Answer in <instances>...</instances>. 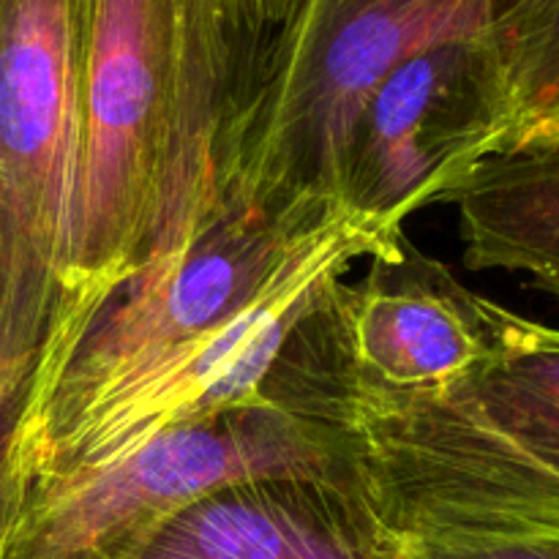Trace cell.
<instances>
[{"label": "cell", "instance_id": "1", "mask_svg": "<svg viewBox=\"0 0 559 559\" xmlns=\"http://www.w3.org/2000/svg\"><path fill=\"white\" fill-rule=\"evenodd\" d=\"M235 93L216 0H93L74 246L27 385L60 369L134 273L227 216L218 156Z\"/></svg>", "mask_w": 559, "mask_h": 559}, {"label": "cell", "instance_id": "2", "mask_svg": "<svg viewBox=\"0 0 559 559\" xmlns=\"http://www.w3.org/2000/svg\"><path fill=\"white\" fill-rule=\"evenodd\" d=\"M404 246V227L342 202L233 317L115 385L14 426L5 456L11 519L27 486L104 469L164 431L273 404L265 385L293 333L355 262Z\"/></svg>", "mask_w": 559, "mask_h": 559}, {"label": "cell", "instance_id": "3", "mask_svg": "<svg viewBox=\"0 0 559 559\" xmlns=\"http://www.w3.org/2000/svg\"><path fill=\"white\" fill-rule=\"evenodd\" d=\"M497 0H300L251 69L222 145L224 211L342 200L355 129L415 55L489 33Z\"/></svg>", "mask_w": 559, "mask_h": 559}, {"label": "cell", "instance_id": "4", "mask_svg": "<svg viewBox=\"0 0 559 559\" xmlns=\"http://www.w3.org/2000/svg\"><path fill=\"white\" fill-rule=\"evenodd\" d=\"M93 0H0V347L36 360L76 224Z\"/></svg>", "mask_w": 559, "mask_h": 559}, {"label": "cell", "instance_id": "5", "mask_svg": "<svg viewBox=\"0 0 559 559\" xmlns=\"http://www.w3.org/2000/svg\"><path fill=\"white\" fill-rule=\"evenodd\" d=\"M495 347L469 380L404 399L409 478L462 522L559 535V331L495 304Z\"/></svg>", "mask_w": 559, "mask_h": 559}, {"label": "cell", "instance_id": "6", "mask_svg": "<svg viewBox=\"0 0 559 559\" xmlns=\"http://www.w3.org/2000/svg\"><path fill=\"white\" fill-rule=\"evenodd\" d=\"M273 478L333 484L325 426L276 404L180 426L104 469L27 486L3 559H118L202 497Z\"/></svg>", "mask_w": 559, "mask_h": 559}, {"label": "cell", "instance_id": "7", "mask_svg": "<svg viewBox=\"0 0 559 559\" xmlns=\"http://www.w3.org/2000/svg\"><path fill=\"white\" fill-rule=\"evenodd\" d=\"M495 300L464 287L407 240L336 284L293 333L265 385L267 402L300 391L377 399L440 396L489 360Z\"/></svg>", "mask_w": 559, "mask_h": 559}, {"label": "cell", "instance_id": "8", "mask_svg": "<svg viewBox=\"0 0 559 559\" xmlns=\"http://www.w3.org/2000/svg\"><path fill=\"white\" fill-rule=\"evenodd\" d=\"M342 202L238 207L183 254L142 267L98 311L60 369L27 388L16 426L115 385L233 317Z\"/></svg>", "mask_w": 559, "mask_h": 559}, {"label": "cell", "instance_id": "9", "mask_svg": "<svg viewBox=\"0 0 559 559\" xmlns=\"http://www.w3.org/2000/svg\"><path fill=\"white\" fill-rule=\"evenodd\" d=\"M491 31V27H489ZM502 112L489 33L404 60L377 87L355 129L342 200L404 227L500 153Z\"/></svg>", "mask_w": 559, "mask_h": 559}, {"label": "cell", "instance_id": "10", "mask_svg": "<svg viewBox=\"0 0 559 559\" xmlns=\"http://www.w3.org/2000/svg\"><path fill=\"white\" fill-rule=\"evenodd\" d=\"M118 559H366L331 484L249 480L202 497Z\"/></svg>", "mask_w": 559, "mask_h": 559}, {"label": "cell", "instance_id": "11", "mask_svg": "<svg viewBox=\"0 0 559 559\" xmlns=\"http://www.w3.org/2000/svg\"><path fill=\"white\" fill-rule=\"evenodd\" d=\"M448 202L469 271L522 273L559 298V145L484 158Z\"/></svg>", "mask_w": 559, "mask_h": 559}, {"label": "cell", "instance_id": "12", "mask_svg": "<svg viewBox=\"0 0 559 559\" xmlns=\"http://www.w3.org/2000/svg\"><path fill=\"white\" fill-rule=\"evenodd\" d=\"M500 82V153L559 145V0H497L489 31Z\"/></svg>", "mask_w": 559, "mask_h": 559}, {"label": "cell", "instance_id": "13", "mask_svg": "<svg viewBox=\"0 0 559 559\" xmlns=\"http://www.w3.org/2000/svg\"><path fill=\"white\" fill-rule=\"evenodd\" d=\"M216 5L227 25L235 58H238V93H235V107H238L251 69L265 52L271 38L287 25L300 0H216Z\"/></svg>", "mask_w": 559, "mask_h": 559}, {"label": "cell", "instance_id": "14", "mask_svg": "<svg viewBox=\"0 0 559 559\" xmlns=\"http://www.w3.org/2000/svg\"><path fill=\"white\" fill-rule=\"evenodd\" d=\"M31 371V360L11 358L0 347V559L5 555V540H9L11 530V497L9 489H5V456H9V442L11 435H14L16 418H20L22 399H25Z\"/></svg>", "mask_w": 559, "mask_h": 559}]
</instances>
